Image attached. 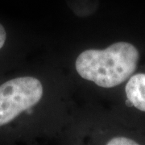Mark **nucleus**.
I'll list each match as a JSON object with an SVG mask.
<instances>
[{"label":"nucleus","instance_id":"obj_1","mask_svg":"<svg viewBox=\"0 0 145 145\" xmlns=\"http://www.w3.org/2000/svg\"><path fill=\"white\" fill-rule=\"evenodd\" d=\"M139 57L134 45L118 42L104 50L84 51L77 58L75 67L84 79L103 88H112L131 78L136 69Z\"/></svg>","mask_w":145,"mask_h":145},{"label":"nucleus","instance_id":"obj_3","mask_svg":"<svg viewBox=\"0 0 145 145\" xmlns=\"http://www.w3.org/2000/svg\"><path fill=\"white\" fill-rule=\"evenodd\" d=\"M127 99L132 105L145 111V74L138 73L131 77L125 88Z\"/></svg>","mask_w":145,"mask_h":145},{"label":"nucleus","instance_id":"obj_2","mask_svg":"<svg viewBox=\"0 0 145 145\" xmlns=\"http://www.w3.org/2000/svg\"><path fill=\"white\" fill-rule=\"evenodd\" d=\"M42 96L41 82L32 77L15 78L1 85L0 127L38 103Z\"/></svg>","mask_w":145,"mask_h":145},{"label":"nucleus","instance_id":"obj_5","mask_svg":"<svg viewBox=\"0 0 145 145\" xmlns=\"http://www.w3.org/2000/svg\"><path fill=\"white\" fill-rule=\"evenodd\" d=\"M7 38V34L3 26L0 24V49L4 45Z\"/></svg>","mask_w":145,"mask_h":145},{"label":"nucleus","instance_id":"obj_4","mask_svg":"<svg viewBox=\"0 0 145 145\" xmlns=\"http://www.w3.org/2000/svg\"><path fill=\"white\" fill-rule=\"evenodd\" d=\"M106 144L108 145H137L138 143L126 137H114L109 140Z\"/></svg>","mask_w":145,"mask_h":145}]
</instances>
